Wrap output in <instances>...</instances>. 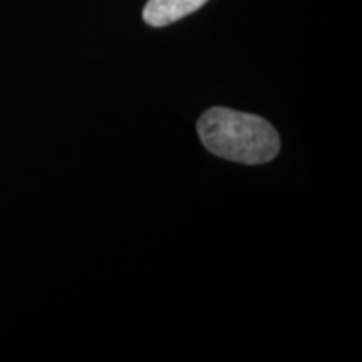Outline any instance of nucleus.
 Wrapping results in <instances>:
<instances>
[{
  "label": "nucleus",
  "instance_id": "f257e3e1",
  "mask_svg": "<svg viewBox=\"0 0 362 362\" xmlns=\"http://www.w3.org/2000/svg\"><path fill=\"white\" fill-rule=\"evenodd\" d=\"M198 134L211 155L243 165H264L280 151V138L264 117L211 107L198 119Z\"/></svg>",
  "mask_w": 362,
  "mask_h": 362
},
{
  "label": "nucleus",
  "instance_id": "f03ea898",
  "mask_svg": "<svg viewBox=\"0 0 362 362\" xmlns=\"http://www.w3.org/2000/svg\"><path fill=\"white\" fill-rule=\"evenodd\" d=\"M206 2L208 0H148L143 19L151 27H165L197 12Z\"/></svg>",
  "mask_w": 362,
  "mask_h": 362
}]
</instances>
